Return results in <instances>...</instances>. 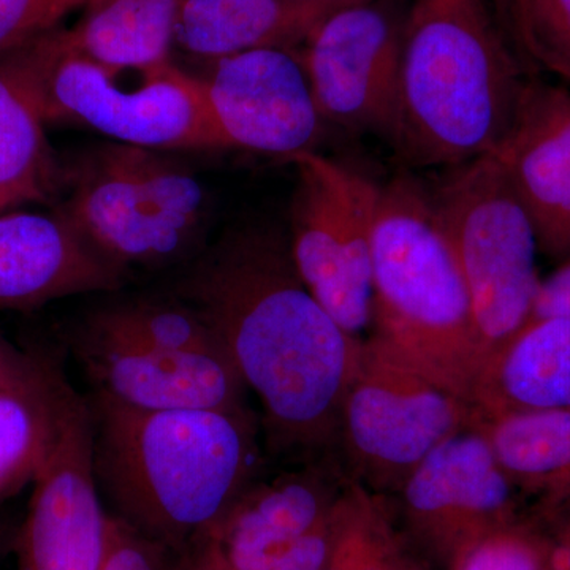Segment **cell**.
<instances>
[{
    "label": "cell",
    "instance_id": "cell-17",
    "mask_svg": "<svg viewBox=\"0 0 570 570\" xmlns=\"http://www.w3.org/2000/svg\"><path fill=\"white\" fill-rule=\"evenodd\" d=\"M126 273L97 254L62 214H0V309L116 292Z\"/></svg>",
    "mask_w": 570,
    "mask_h": 570
},
{
    "label": "cell",
    "instance_id": "cell-14",
    "mask_svg": "<svg viewBox=\"0 0 570 570\" xmlns=\"http://www.w3.org/2000/svg\"><path fill=\"white\" fill-rule=\"evenodd\" d=\"M71 355L91 393L135 411L247 407L245 382L230 360L164 351L73 330Z\"/></svg>",
    "mask_w": 570,
    "mask_h": 570
},
{
    "label": "cell",
    "instance_id": "cell-13",
    "mask_svg": "<svg viewBox=\"0 0 570 570\" xmlns=\"http://www.w3.org/2000/svg\"><path fill=\"white\" fill-rule=\"evenodd\" d=\"M212 63L200 80L227 148L285 159L314 151L325 122L298 50L264 48Z\"/></svg>",
    "mask_w": 570,
    "mask_h": 570
},
{
    "label": "cell",
    "instance_id": "cell-32",
    "mask_svg": "<svg viewBox=\"0 0 570 570\" xmlns=\"http://www.w3.org/2000/svg\"><path fill=\"white\" fill-rule=\"evenodd\" d=\"M549 532L547 570H570V501L551 512L538 513Z\"/></svg>",
    "mask_w": 570,
    "mask_h": 570
},
{
    "label": "cell",
    "instance_id": "cell-2",
    "mask_svg": "<svg viewBox=\"0 0 570 570\" xmlns=\"http://www.w3.org/2000/svg\"><path fill=\"white\" fill-rule=\"evenodd\" d=\"M92 463L112 517L189 557L268 463L249 406L135 411L88 393Z\"/></svg>",
    "mask_w": 570,
    "mask_h": 570
},
{
    "label": "cell",
    "instance_id": "cell-16",
    "mask_svg": "<svg viewBox=\"0 0 570 570\" xmlns=\"http://www.w3.org/2000/svg\"><path fill=\"white\" fill-rule=\"evenodd\" d=\"M62 216L116 268H157L181 261L194 245L165 223L116 157L112 142L78 165Z\"/></svg>",
    "mask_w": 570,
    "mask_h": 570
},
{
    "label": "cell",
    "instance_id": "cell-11",
    "mask_svg": "<svg viewBox=\"0 0 570 570\" xmlns=\"http://www.w3.org/2000/svg\"><path fill=\"white\" fill-rule=\"evenodd\" d=\"M403 0H362L324 18L298 55L325 124L393 145L400 115Z\"/></svg>",
    "mask_w": 570,
    "mask_h": 570
},
{
    "label": "cell",
    "instance_id": "cell-30",
    "mask_svg": "<svg viewBox=\"0 0 570 570\" xmlns=\"http://www.w3.org/2000/svg\"><path fill=\"white\" fill-rule=\"evenodd\" d=\"M179 558L167 547L111 515L110 546L102 570H174Z\"/></svg>",
    "mask_w": 570,
    "mask_h": 570
},
{
    "label": "cell",
    "instance_id": "cell-27",
    "mask_svg": "<svg viewBox=\"0 0 570 570\" xmlns=\"http://www.w3.org/2000/svg\"><path fill=\"white\" fill-rule=\"evenodd\" d=\"M549 550V532L535 513L472 540L452 558L448 569L547 570Z\"/></svg>",
    "mask_w": 570,
    "mask_h": 570
},
{
    "label": "cell",
    "instance_id": "cell-1",
    "mask_svg": "<svg viewBox=\"0 0 570 570\" xmlns=\"http://www.w3.org/2000/svg\"><path fill=\"white\" fill-rule=\"evenodd\" d=\"M216 330L261 403L266 459L336 455L337 425L362 341L303 283L288 238L239 228L202 254L175 285Z\"/></svg>",
    "mask_w": 570,
    "mask_h": 570
},
{
    "label": "cell",
    "instance_id": "cell-15",
    "mask_svg": "<svg viewBox=\"0 0 570 570\" xmlns=\"http://www.w3.org/2000/svg\"><path fill=\"white\" fill-rule=\"evenodd\" d=\"M530 216L540 254L570 258V89L528 81L493 153Z\"/></svg>",
    "mask_w": 570,
    "mask_h": 570
},
{
    "label": "cell",
    "instance_id": "cell-33",
    "mask_svg": "<svg viewBox=\"0 0 570 570\" xmlns=\"http://www.w3.org/2000/svg\"><path fill=\"white\" fill-rule=\"evenodd\" d=\"M39 351L21 352L0 336V390L18 387L39 371Z\"/></svg>",
    "mask_w": 570,
    "mask_h": 570
},
{
    "label": "cell",
    "instance_id": "cell-23",
    "mask_svg": "<svg viewBox=\"0 0 570 570\" xmlns=\"http://www.w3.org/2000/svg\"><path fill=\"white\" fill-rule=\"evenodd\" d=\"M80 330L164 351L228 358L223 341L204 314L176 294L115 299L92 311Z\"/></svg>",
    "mask_w": 570,
    "mask_h": 570
},
{
    "label": "cell",
    "instance_id": "cell-5",
    "mask_svg": "<svg viewBox=\"0 0 570 570\" xmlns=\"http://www.w3.org/2000/svg\"><path fill=\"white\" fill-rule=\"evenodd\" d=\"M32 80L47 122H69L121 145L164 149H227L200 77L167 61L108 67L70 47L69 29L32 40Z\"/></svg>",
    "mask_w": 570,
    "mask_h": 570
},
{
    "label": "cell",
    "instance_id": "cell-36",
    "mask_svg": "<svg viewBox=\"0 0 570 570\" xmlns=\"http://www.w3.org/2000/svg\"><path fill=\"white\" fill-rule=\"evenodd\" d=\"M174 570H204L202 569L200 562H198L197 558L194 554H189V557L179 558L178 562H176Z\"/></svg>",
    "mask_w": 570,
    "mask_h": 570
},
{
    "label": "cell",
    "instance_id": "cell-21",
    "mask_svg": "<svg viewBox=\"0 0 570 570\" xmlns=\"http://www.w3.org/2000/svg\"><path fill=\"white\" fill-rule=\"evenodd\" d=\"M510 482L535 513L570 501V411L520 412L501 417L475 415Z\"/></svg>",
    "mask_w": 570,
    "mask_h": 570
},
{
    "label": "cell",
    "instance_id": "cell-9",
    "mask_svg": "<svg viewBox=\"0 0 570 570\" xmlns=\"http://www.w3.org/2000/svg\"><path fill=\"white\" fill-rule=\"evenodd\" d=\"M351 482L337 455L266 464L194 554L209 570H321Z\"/></svg>",
    "mask_w": 570,
    "mask_h": 570
},
{
    "label": "cell",
    "instance_id": "cell-37",
    "mask_svg": "<svg viewBox=\"0 0 570 570\" xmlns=\"http://www.w3.org/2000/svg\"><path fill=\"white\" fill-rule=\"evenodd\" d=\"M404 570H420V569L417 568V566H414V564H412L411 561H409L407 566H406V568H404Z\"/></svg>",
    "mask_w": 570,
    "mask_h": 570
},
{
    "label": "cell",
    "instance_id": "cell-25",
    "mask_svg": "<svg viewBox=\"0 0 570 570\" xmlns=\"http://www.w3.org/2000/svg\"><path fill=\"white\" fill-rule=\"evenodd\" d=\"M407 562L387 497L348 483L333 513L332 540L321 570H404Z\"/></svg>",
    "mask_w": 570,
    "mask_h": 570
},
{
    "label": "cell",
    "instance_id": "cell-12",
    "mask_svg": "<svg viewBox=\"0 0 570 570\" xmlns=\"http://www.w3.org/2000/svg\"><path fill=\"white\" fill-rule=\"evenodd\" d=\"M412 540L449 566L472 540L523 519V501L474 423L442 442L396 494Z\"/></svg>",
    "mask_w": 570,
    "mask_h": 570
},
{
    "label": "cell",
    "instance_id": "cell-8",
    "mask_svg": "<svg viewBox=\"0 0 570 570\" xmlns=\"http://www.w3.org/2000/svg\"><path fill=\"white\" fill-rule=\"evenodd\" d=\"M287 160L298 176L288 236L296 272L341 328L360 337L373 313V230L381 186L316 151Z\"/></svg>",
    "mask_w": 570,
    "mask_h": 570
},
{
    "label": "cell",
    "instance_id": "cell-29",
    "mask_svg": "<svg viewBox=\"0 0 570 570\" xmlns=\"http://www.w3.org/2000/svg\"><path fill=\"white\" fill-rule=\"evenodd\" d=\"M88 0H0V55L62 26Z\"/></svg>",
    "mask_w": 570,
    "mask_h": 570
},
{
    "label": "cell",
    "instance_id": "cell-7",
    "mask_svg": "<svg viewBox=\"0 0 570 570\" xmlns=\"http://www.w3.org/2000/svg\"><path fill=\"white\" fill-rule=\"evenodd\" d=\"M474 417L471 404L370 336L341 407L336 455L352 482L396 497L426 456Z\"/></svg>",
    "mask_w": 570,
    "mask_h": 570
},
{
    "label": "cell",
    "instance_id": "cell-10",
    "mask_svg": "<svg viewBox=\"0 0 570 570\" xmlns=\"http://www.w3.org/2000/svg\"><path fill=\"white\" fill-rule=\"evenodd\" d=\"M32 485L14 540L17 570H102L111 515L94 474L91 414L59 362L50 445Z\"/></svg>",
    "mask_w": 570,
    "mask_h": 570
},
{
    "label": "cell",
    "instance_id": "cell-34",
    "mask_svg": "<svg viewBox=\"0 0 570 570\" xmlns=\"http://www.w3.org/2000/svg\"><path fill=\"white\" fill-rule=\"evenodd\" d=\"M493 3L502 31H504L505 36H509L510 41H513L523 0H493Z\"/></svg>",
    "mask_w": 570,
    "mask_h": 570
},
{
    "label": "cell",
    "instance_id": "cell-18",
    "mask_svg": "<svg viewBox=\"0 0 570 570\" xmlns=\"http://www.w3.org/2000/svg\"><path fill=\"white\" fill-rule=\"evenodd\" d=\"M337 9L298 0H183L174 45L209 62L264 48L299 50Z\"/></svg>",
    "mask_w": 570,
    "mask_h": 570
},
{
    "label": "cell",
    "instance_id": "cell-39",
    "mask_svg": "<svg viewBox=\"0 0 570 570\" xmlns=\"http://www.w3.org/2000/svg\"><path fill=\"white\" fill-rule=\"evenodd\" d=\"M0 212H3V209H2V208H0Z\"/></svg>",
    "mask_w": 570,
    "mask_h": 570
},
{
    "label": "cell",
    "instance_id": "cell-38",
    "mask_svg": "<svg viewBox=\"0 0 570 570\" xmlns=\"http://www.w3.org/2000/svg\"><path fill=\"white\" fill-rule=\"evenodd\" d=\"M194 557H195V554H194ZM195 558H197V557H195ZM197 560H198V558H197ZM198 562H200L202 569H204V570H209L208 568H206V566L204 564V562H202L200 560H198Z\"/></svg>",
    "mask_w": 570,
    "mask_h": 570
},
{
    "label": "cell",
    "instance_id": "cell-4",
    "mask_svg": "<svg viewBox=\"0 0 570 570\" xmlns=\"http://www.w3.org/2000/svg\"><path fill=\"white\" fill-rule=\"evenodd\" d=\"M370 326L371 337L472 406L483 358L471 298L428 186L409 174L381 186Z\"/></svg>",
    "mask_w": 570,
    "mask_h": 570
},
{
    "label": "cell",
    "instance_id": "cell-3",
    "mask_svg": "<svg viewBox=\"0 0 570 570\" xmlns=\"http://www.w3.org/2000/svg\"><path fill=\"white\" fill-rule=\"evenodd\" d=\"M527 85L487 0H412L393 146L415 167L449 168L493 154Z\"/></svg>",
    "mask_w": 570,
    "mask_h": 570
},
{
    "label": "cell",
    "instance_id": "cell-19",
    "mask_svg": "<svg viewBox=\"0 0 570 570\" xmlns=\"http://www.w3.org/2000/svg\"><path fill=\"white\" fill-rule=\"evenodd\" d=\"M472 407L482 419L570 411V318H531L483 371Z\"/></svg>",
    "mask_w": 570,
    "mask_h": 570
},
{
    "label": "cell",
    "instance_id": "cell-20",
    "mask_svg": "<svg viewBox=\"0 0 570 570\" xmlns=\"http://www.w3.org/2000/svg\"><path fill=\"white\" fill-rule=\"evenodd\" d=\"M32 40L0 55V208L43 200L52 160L32 80Z\"/></svg>",
    "mask_w": 570,
    "mask_h": 570
},
{
    "label": "cell",
    "instance_id": "cell-24",
    "mask_svg": "<svg viewBox=\"0 0 570 570\" xmlns=\"http://www.w3.org/2000/svg\"><path fill=\"white\" fill-rule=\"evenodd\" d=\"M39 355L31 381L0 390V502L33 482L50 445L58 360L47 352Z\"/></svg>",
    "mask_w": 570,
    "mask_h": 570
},
{
    "label": "cell",
    "instance_id": "cell-22",
    "mask_svg": "<svg viewBox=\"0 0 570 570\" xmlns=\"http://www.w3.org/2000/svg\"><path fill=\"white\" fill-rule=\"evenodd\" d=\"M183 0H88L69 29L70 47L108 67L170 61Z\"/></svg>",
    "mask_w": 570,
    "mask_h": 570
},
{
    "label": "cell",
    "instance_id": "cell-6",
    "mask_svg": "<svg viewBox=\"0 0 570 570\" xmlns=\"http://www.w3.org/2000/svg\"><path fill=\"white\" fill-rule=\"evenodd\" d=\"M442 170L428 193L466 284L485 371L534 314L538 236L494 154Z\"/></svg>",
    "mask_w": 570,
    "mask_h": 570
},
{
    "label": "cell",
    "instance_id": "cell-31",
    "mask_svg": "<svg viewBox=\"0 0 570 570\" xmlns=\"http://www.w3.org/2000/svg\"><path fill=\"white\" fill-rule=\"evenodd\" d=\"M538 317L570 318V258L542 277L532 314V318Z\"/></svg>",
    "mask_w": 570,
    "mask_h": 570
},
{
    "label": "cell",
    "instance_id": "cell-26",
    "mask_svg": "<svg viewBox=\"0 0 570 570\" xmlns=\"http://www.w3.org/2000/svg\"><path fill=\"white\" fill-rule=\"evenodd\" d=\"M112 149L156 213L194 245L206 205L205 189L198 179L153 149L115 141Z\"/></svg>",
    "mask_w": 570,
    "mask_h": 570
},
{
    "label": "cell",
    "instance_id": "cell-28",
    "mask_svg": "<svg viewBox=\"0 0 570 570\" xmlns=\"http://www.w3.org/2000/svg\"><path fill=\"white\" fill-rule=\"evenodd\" d=\"M513 47L570 85V0H523Z\"/></svg>",
    "mask_w": 570,
    "mask_h": 570
},
{
    "label": "cell",
    "instance_id": "cell-35",
    "mask_svg": "<svg viewBox=\"0 0 570 570\" xmlns=\"http://www.w3.org/2000/svg\"><path fill=\"white\" fill-rule=\"evenodd\" d=\"M18 528L20 524L14 523L9 517L0 513V560L14 549V540H17Z\"/></svg>",
    "mask_w": 570,
    "mask_h": 570
}]
</instances>
